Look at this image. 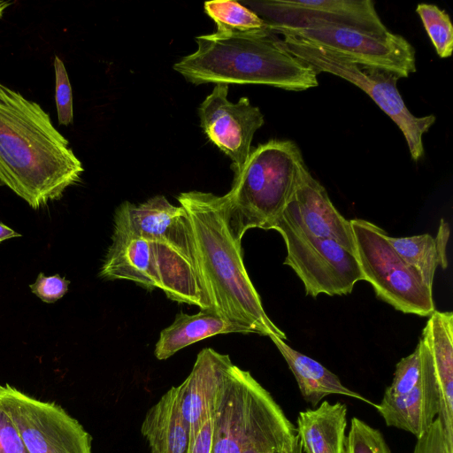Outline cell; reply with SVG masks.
<instances>
[{
	"label": "cell",
	"instance_id": "obj_1",
	"mask_svg": "<svg viewBox=\"0 0 453 453\" xmlns=\"http://www.w3.org/2000/svg\"><path fill=\"white\" fill-rule=\"evenodd\" d=\"M83 171L49 113L0 82V185L38 210L60 199Z\"/></svg>",
	"mask_w": 453,
	"mask_h": 453
},
{
	"label": "cell",
	"instance_id": "obj_2",
	"mask_svg": "<svg viewBox=\"0 0 453 453\" xmlns=\"http://www.w3.org/2000/svg\"><path fill=\"white\" fill-rule=\"evenodd\" d=\"M177 200L190 220L198 269L211 309L251 333L287 339L267 316L231 228L226 196L188 191Z\"/></svg>",
	"mask_w": 453,
	"mask_h": 453
},
{
	"label": "cell",
	"instance_id": "obj_3",
	"mask_svg": "<svg viewBox=\"0 0 453 453\" xmlns=\"http://www.w3.org/2000/svg\"><path fill=\"white\" fill-rule=\"evenodd\" d=\"M197 50L174 64L189 82L259 84L292 91L319 85L318 73L294 57L267 28L249 34L196 37Z\"/></svg>",
	"mask_w": 453,
	"mask_h": 453
},
{
	"label": "cell",
	"instance_id": "obj_4",
	"mask_svg": "<svg viewBox=\"0 0 453 453\" xmlns=\"http://www.w3.org/2000/svg\"><path fill=\"white\" fill-rule=\"evenodd\" d=\"M307 170L289 140H270L250 151L225 195L234 236L242 241L250 228L273 230Z\"/></svg>",
	"mask_w": 453,
	"mask_h": 453
},
{
	"label": "cell",
	"instance_id": "obj_5",
	"mask_svg": "<svg viewBox=\"0 0 453 453\" xmlns=\"http://www.w3.org/2000/svg\"><path fill=\"white\" fill-rule=\"evenodd\" d=\"M99 275L126 280L147 289L160 288L178 303L211 309L196 264L175 248L158 240L114 227Z\"/></svg>",
	"mask_w": 453,
	"mask_h": 453
},
{
	"label": "cell",
	"instance_id": "obj_6",
	"mask_svg": "<svg viewBox=\"0 0 453 453\" xmlns=\"http://www.w3.org/2000/svg\"><path fill=\"white\" fill-rule=\"evenodd\" d=\"M282 43L289 53L311 65L318 73L336 75L366 93L399 127L412 160L418 162L423 157L422 138L435 122V116L416 117L408 110L397 88L399 76L352 62L330 50L295 36L284 35Z\"/></svg>",
	"mask_w": 453,
	"mask_h": 453
},
{
	"label": "cell",
	"instance_id": "obj_7",
	"mask_svg": "<svg viewBox=\"0 0 453 453\" xmlns=\"http://www.w3.org/2000/svg\"><path fill=\"white\" fill-rule=\"evenodd\" d=\"M354 234L355 256L363 280L376 296L404 313L429 317L434 311L433 290L392 247L388 234L361 219L349 220Z\"/></svg>",
	"mask_w": 453,
	"mask_h": 453
},
{
	"label": "cell",
	"instance_id": "obj_8",
	"mask_svg": "<svg viewBox=\"0 0 453 453\" xmlns=\"http://www.w3.org/2000/svg\"><path fill=\"white\" fill-rule=\"evenodd\" d=\"M284 240V265L293 269L303 284L307 296L350 294L363 280L355 254L338 242L307 232L287 211L275 222Z\"/></svg>",
	"mask_w": 453,
	"mask_h": 453
},
{
	"label": "cell",
	"instance_id": "obj_9",
	"mask_svg": "<svg viewBox=\"0 0 453 453\" xmlns=\"http://www.w3.org/2000/svg\"><path fill=\"white\" fill-rule=\"evenodd\" d=\"M266 25L276 35H291L318 44L352 62L385 70L400 78L416 72L413 46L403 36L390 31L377 35L328 23Z\"/></svg>",
	"mask_w": 453,
	"mask_h": 453
},
{
	"label": "cell",
	"instance_id": "obj_10",
	"mask_svg": "<svg viewBox=\"0 0 453 453\" xmlns=\"http://www.w3.org/2000/svg\"><path fill=\"white\" fill-rule=\"evenodd\" d=\"M0 405L16 425L28 453H92L91 436L55 403L0 384Z\"/></svg>",
	"mask_w": 453,
	"mask_h": 453
},
{
	"label": "cell",
	"instance_id": "obj_11",
	"mask_svg": "<svg viewBox=\"0 0 453 453\" xmlns=\"http://www.w3.org/2000/svg\"><path fill=\"white\" fill-rule=\"evenodd\" d=\"M243 4L268 24L328 23L377 35L389 32L371 0H263Z\"/></svg>",
	"mask_w": 453,
	"mask_h": 453
},
{
	"label": "cell",
	"instance_id": "obj_12",
	"mask_svg": "<svg viewBox=\"0 0 453 453\" xmlns=\"http://www.w3.org/2000/svg\"><path fill=\"white\" fill-rule=\"evenodd\" d=\"M228 85L216 84L201 104L198 113L201 127L208 139L233 163L234 173L242 170L250 153L253 136L264 125L260 109L248 97L234 104L227 99Z\"/></svg>",
	"mask_w": 453,
	"mask_h": 453
},
{
	"label": "cell",
	"instance_id": "obj_13",
	"mask_svg": "<svg viewBox=\"0 0 453 453\" xmlns=\"http://www.w3.org/2000/svg\"><path fill=\"white\" fill-rule=\"evenodd\" d=\"M114 227L163 242L196 264L195 242L188 214L180 205L172 204L164 196H155L138 205L122 203L115 212Z\"/></svg>",
	"mask_w": 453,
	"mask_h": 453
},
{
	"label": "cell",
	"instance_id": "obj_14",
	"mask_svg": "<svg viewBox=\"0 0 453 453\" xmlns=\"http://www.w3.org/2000/svg\"><path fill=\"white\" fill-rule=\"evenodd\" d=\"M232 365L228 355L204 348L188 376L177 386L180 411L188 426L189 445L204 423L213 418L225 376Z\"/></svg>",
	"mask_w": 453,
	"mask_h": 453
},
{
	"label": "cell",
	"instance_id": "obj_15",
	"mask_svg": "<svg viewBox=\"0 0 453 453\" xmlns=\"http://www.w3.org/2000/svg\"><path fill=\"white\" fill-rule=\"evenodd\" d=\"M296 434V426L284 411L250 373L240 453H280L286 441Z\"/></svg>",
	"mask_w": 453,
	"mask_h": 453
},
{
	"label": "cell",
	"instance_id": "obj_16",
	"mask_svg": "<svg viewBox=\"0 0 453 453\" xmlns=\"http://www.w3.org/2000/svg\"><path fill=\"white\" fill-rule=\"evenodd\" d=\"M284 210L310 234L331 239L354 254L350 221L337 211L326 188L309 170L303 173Z\"/></svg>",
	"mask_w": 453,
	"mask_h": 453
},
{
	"label": "cell",
	"instance_id": "obj_17",
	"mask_svg": "<svg viewBox=\"0 0 453 453\" xmlns=\"http://www.w3.org/2000/svg\"><path fill=\"white\" fill-rule=\"evenodd\" d=\"M424 363L422 381L410 392L397 396H382L375 409L388 426L422 436L432 426L440 411V398L430 351L420 338L418 342Z\"/></svg>",
	"mask_w": 453,
	"mask_h": 453
},
{
	"label": "cell",
	"instance_id": "obj_18",
	"mask_svg": "<svg viewBox=\"0 0 453 453\" xmlns=\"http://www.w3.org/2000/svg\"><path fill=\"white\" fill-rule=\"evenodd\" d=\"M421 339L430 351L440 398L438 418L448 451L453 453V313L434 311Z\"/></svg>",
	"mask_w": 453,
	"mask_h": 453
},
{
	"label": "cell",
	"instance_id": "obj_19",
	"mask_svg": "<svg viewBox=\"0 0 453 453\" xmlns=\"http://www.w3.org/2000/svg\"><path fill=\"white\" fill-rule=\"evenodd\" d=\"M250 374L234 364L226 372L213 416L211 453H240Z\"/></svg>",
	"mask_w": 453,
	"mask_h": 453
},
{
	"label": "cell",
	"instance_id": "obj_20",
	"mask_svg": "<svg viewBox=\"0 0 453 453\" xmlns=\"http://www.w3.org/2000/svg\"><path fill=\"white\" fill-rule=\"evenodd\" d=\"M228 333L250 334L251 331L211 309L192 315L180 312L160 332L154 355L158 360H165L201 340Z\"/></svg>",
	"mask_w": 453,
	"mask_h": 453
},
{
	"label": "cell",
	"instance_id": "obj_21",
	"mask_svg": "<svg viewBox=\"0 0 453 453\" xmlns=\"http://www.w3.org/2000/svg\"><path fill=\"white\" fill-rule=\"evenodd\" d=\"M347 406L323 401L315 409L298 413L296 434L303 453H343Z\"/></svg>",
	"mask_w": 453,
	"mask_h": 453
},
{
	"label": "cell",
	"instance_id": "obj_22",
	"mask_svg": "<svg viewBox=\"0 0 453 453\" xmlns=\"http://www.w3.org/2000/svg\"><path fill=\"white\" fill-rule=\"evenodd\" d=\"M276 348L287 362L303 398L315 408L326 396L341 395L362 401L375 408L376 403L344 386L336 374L315 359L288 346L283 340L272 336Z\"/></svg>",
	"mask_w": 453,
	"mask_h": 453
},
{
	"label": "cell",
	"instance_id": "obj_23",
	"mask_svg": "<svg viewBox=\"0 0 453 453\" xmlns=\"http://www.w3.org/2000/svg\"><path fill=\"white\" fill-rule=\"evenodd\" d=\"M141 433L151 453H188V426L180 411L177 387H172L148 410Z\"/></svg>",
	"mask_w": 453,
	"mask_h": 453
},
{
	"label": "cell",
	"instance_id": "obj_24",
	"mask_svg": "<svg viewBox=\"0 0 453 453\" xmlns=\"http://www.w3.org/2000/svg\"><path fill=\"white\" fill-rule=\"evenodd\" d=\"M449 238V224L441 219L436 236L423 234L407 237H392L388 240L404 260L418 272L425 285L433 290L436 268H447V244Z\"/></svg>",
	"mask_w": 453,
	"mask_h": 453
},
{
	"label": "cell",
	"instance_id": "obj_25",
	"mask_svg": "<svg viewBox=\"0 0 453 453\" xmlns=\"http://www.w3.org/2000/svg\"><path fill=\"white\" fill-rule=\"evenodd\" d=\"M204 11L217 25L219 35L249 34L267 28V25L253 11L235 1H209Z\"/></svg>",
	"mask_w": 453,
	"mask_h": 453
},
{
	"label": "cell",
	"instance_id": "obj_26",
	"mask_svg": "<svg viewBox=\"0 0 453 453\" xmlns=\"http://www.w3.org/2000/svg\"><path fill=\"white\" fill-rule=\"evenodd\" d=\"M416 12L437 55L441 58L450 57L453 51V26L449 14L431 4H418Z\"/></svg>",
	"mask_w": 453,
	"mask_h": 453
},
{
	"label": "cell",
	"instance_id": "obj_27",
	"mask_svg": "<svg viewBox=\"0 0 453 453\" xmlns=\"http://www.w3.org/2000/svg\"><path fill=\"white\" fill-rule=\"evenodd\" d=\"M343 453H391L382 433L353 417L345 437Z\"/></svg>",
	"mask_w": 453,
	"mask_h": 453
},
{
	"label": "cell",
	"instance_id": "obj_28",
	"mask_svg": "<svg viewBox=\"0 0 453 453\" xmlns=\"http://www.w3.org/2000/svg\"><path fill=\"white\" fill-rule=\"evenodd\" d=\"M425 372L418 344L414 351L402 358L396 365L391 384L385 389V396L406 394L418 386Z\"/></svg>",
	"mask_w": 453,
	"mask_h": 453
},
{
	"label": "cell",
	"instance_id": "obj_29",
	"mask_svg": "<svg viewBox=\"0 0 453 453\" xmlns=\"http://www.w3.org/2000/svg\"><path fill=\"white\" fill-rule=\"evenodd\" d=\"M55 71V102L59 125L68 126L73 120V93L69 77L63 61L56 56Z\"/></svg>",
	"mask_w": 453,
	"mask_h": 453
},
{
	"label": "cell",
	"instance_id": "obj_30",
	"mask_svg": "<svg viewBox=\"0 0 453 453\" xmlns=\"http://www.w3.org/2000/svg\"><path fill=\"white\" fill-rule=\"evenodd\" d=\"M70 281L59 274L45 276L40 273L30 289L42 302L52 303L63 297L68 291Z\"/></svg>",
	"mask_w": 453,
	"mask_h": 453
},
{
	"label": "cell",
	"instance_id": "obj_31",
	"mask_svg": "<svg viewBox=\"0 0 453 453\" xmlns=\"http://www.w3.org/2000/svg\"><path fill=\"white\" fill-rule=\"evenodd\" d=\"M0 453H28L16 425L1 405Z\"/></svg>",
	"mask_w": 453,
	"mask_h": 453
},
{
	"label": "cell",
	"instance_id": "obj_32",
	"mask_svg": "<svg viewBox=\"0 0 453 453\" xmlns=\"http://www.w3.org/2000/svg\"><path fill=\"white\" fill-rule=\"evenodd\" d=\"M412 453H449L442 426L438 417L431 427L417 439Z\"/></svg>",
	"mask_w": 453,
	"mask_h": 453
},
{
	"label": "cell",
	"instance_id": "obj_33",
	"mask_svg": "<svg viewBox=\"0 0 453 453\" xmlns=\"http://www.w3.org/2000/svg\"><path fill=\"white\" fill-rule=\"evenodd\" d=\"M213 438V418L208 419L200 429L188 453H211Z\"/></svg>",
	"mask_w": 453,
	"mask_h": 453
},
{
	"label": "cell",
	"instance_id": "obj_34",
	"mask_svg": "<svg viewBox=\"0 0 453 453\" xmlns=\"http://www.w3.org/2000/svg\"><path fill=\"white\" fill-rule=\"evenodd\" d=\"M20 236V234L0 222V242L8 239Z\"/></svg>",
	"mask_w": 453,
	"mask_h": 453
},
{
	"label": "cell",
	"instance_id": "obj_35",
	"mask_svg": "<svg viewBox=\"0 0 453 453\" xmlns=\"http://www.w3.org/2000/svg\"><path fill=\"white\" fill-rule=\"evenodd\" d=\"M12 4V2L0 1V19L3 17L4 12Z\"/></svg>",
	"mask_w": 453,
	"mask_h": 453
}]
</instances>
